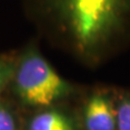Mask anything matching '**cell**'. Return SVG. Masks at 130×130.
Returning a JSON list of instances; mask_svg holds the SVG:
<instances>
[{"label":"cell","mask_w":130,"mask_h":130,"mask_svg":"<svg viewBox=\"0 0 130 130\" xmlns=\"http://www.w3.org/2000/svg\"><path fill=\"white\" fill-rule=\"evenodd\" d=\"M117 129L130 130V99L121 101L116 110Z\"/></svg>","instance_id":"cell-6"},{"label":"cell","mask_w":130,"mask_h":130,"mask_svg":"<svg viewBox=\"0 0 130 130\" xmlns=\"http://www.w3.org/2000/svg\"><path fill=\"white\" fill-rule=\"evenodd\" d=\"M0 130H15L14 114L9 107L2 102H0Z\"/></svg>","instance_id":"cell-7"},{"label":"cell","mask_w":130,"mask_h":130,"mask_svg":"<svg viewBox=\"0 0 130 130\" xmlns=\"http://www.w3.org/2000/svg\"><path fill=\"white\" fill-rule=\"evenodd\" d=\"M26 14L53 44L98 61L130 30V0H23Z\"/></svg>","instance_id":"cell-1"},{"label":"cell","mask_w":130,"mask_h":130,"mask_svg":"<svg viewBox=\"0 0 130 130\" xmlns=\"http://www.w3.org/2000/svg\"><path fill=\"white\" fill-rule=\"evenodd\" d=\"M28 130H76L73 121L64 112L48 109L32 118Z\"/></svg>","instance_id":"cell-4"},{"label":"cell","mask_w":130,"mask_h":130,"mask_svg":"<svg viewBox=\"0 0 130 130\" xmlns=\"http://www.w3.org/2000/svg\"><path fill=\"white\" fill-rule=\"evenodd\" d=\"M11 84L20 102L30 107H50L71 93V86L58 74L35 43L18 52Z\"/></svg>","instance_id":"cell-2"},{"label":"cell","mask_w":130,"mask_h":130,"mask_svg":"<svg viewBox=\"0 0 130 130\" xmlns=\"http://www.w3.org/2000/svg\"><path fill=\"white\" fill-rule=\"evenodd\" d=\"M18 60V52H0V96L9 86L14 76Z\"/></svg>","instance_id":"cell-5"},{"label":"cell","mask_w":130,"mask_h":130,"mask_svg":"<svg viewBox=\"0 0 130 130\" xmlns=\"http://www.w3.org/2000/svg\"><path fill=\"white\" fill-rule=\"evenodd\" d=\"M87 130H116V110L104 95L95 94L89 98L84 109Z\"/></svg>","instance_id":"cell-3"}]
</instances>
